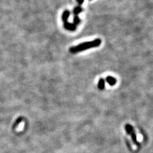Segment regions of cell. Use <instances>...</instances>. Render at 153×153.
Instances as JSON below:
<instances>
[{"label":"cell","instance_id":"5","mask_svg":"<svg viewBox=\"0 0 153 153\" xmlns=\"http://www.w3.org/2000/svg\"><path fill=\"white\" fill-rule=\"evenodd\" d=\"M70 16V12L68 10H66L63 12V15H62V20L63 21V22H66L68 21V19Z\"/></svg>","mask_w":153,"mask_h":153},{"label":"cell","instance_id":"1","mask_svg":"<svg viewBox=\"0 0 153 153\" xmlns=\"http://www.w3.org/2000/svg\"><path fill=\"white\" fill-rule=\"evenodd\" d=\"M101 43V40L100 39H96L94 40V41L89 42H85V43H80V44L78 45L75 47H71L70 48V51L72 53H79L80 51H82L84 50L88 49V48H92V47H98L100 45Z\"/></svg>","mask_w":153,"mask_h":153},{"label":"cell","instance_id":"9","mask_svg":"<svg viewBox=\"0 0 153 153\" xmlns=\"http://www.w3.org/2000/svg\"><path fill=\"white\" fill-rule=\"evenodd\" d=\"M73 22H74V24L75 25H77L78 24H79L80 22V19L78 17L77 15H75L74 17V19H73Z\"/></svg>","mask_w":153,"mask_h":153},{"label":"cell","instance_id":"8","mask_svg":"<svg viewBox=\"0 0 153 153\" xmlns=\"http://www.w3.org/2000/svg\"><path fill=\"white\" fill-rule=\"evenodd\" d=\"M82 12V8H80V7H76L74 9V10H73V12H74V14L75 15H77L78 14H79L80 12Z\"/></svg>","mask_w":153,"mask_h":153},{"label":"cell","instance_id":"4","mask_svg":"<svg viewBox=\"0 0 153 153\" xmlns=\"http://www.w3.org/2000/svg\"><path fill=\"white\" fill-rule=\"evenodd\" d=\"M106 80L110 86H114L116 83V80L114 77H112L110 76H109V77H107Z\"/></svg>","mask_w":153,"mask_h":153},{"label":"cell","instance_id":"10","mask_svg":"<svg viewBox=\"0 0 153 153\" xmlns=\"http://www.w3.org/2000/svg\"><path fill=\"white\" fill-rule=\"evenodd\" d=\"M77 2L79 3V4L80 5H82L83 3V2H84V0H77Z\"/></svg>","mask_w":153,"mask_h":153},{"label":"cell","instance_id":"2","mask_svg":"<svg viewBox=\"0 0 153 153\" xmlns=\"http://www.w3.org/2000/svg\"><path fill=\"white\" fill-rule=\"evenodd\" d=\"M125 129L127 133L129 134V135H130L131 136L133 141L137 144V137H136V135H135V132H134L133 127L131 126V125H130V124H126L125 126Z\"/></svg>","mask_w":153,"mask_h":153},{"label":"cell","instance_id":"6","mask_svg":"<svg viewBox=\"0 0 153 153\" xmlns=\"http://www.w3.org/2000/svg\"><path fill=\"white\" fill-rule=\"evenodd\" d=\"M22 120H23V118H22V117H19V118H17V120L15 121V122L14 124H13V128H16L18 126L19 124L22 121Z\"/></svg>","mask_w":153,"mask_h":153},{"label":"cell","instance_id":"7","mask_svg":"<svg viewBox=\"0 0 153 153\" xmlns=\"http://www.w3.org/2000/svg\"><path fill=\"white\" fill-rule=\"evenodd\" d=\"M104 87H105V81L104 79H101L98 82V88L99 89H104Z\"/></svg>","mask_w":153,"mask_h":153},{"label":"cell","instance_id":"3","mask_svg":"<svg viewBox=\"0 0 153 153\" xmlns=\"http://www.w3.org/2000/svg\"><path fill=\"white\" fill-rule=\"evenodd\" d=\"M64 27L65 29H68L70 31H74L76 29V25H75L74 24H71L69 23L68 22H64Z\"/></svg>","mask_w":153,"mask_h":153}]
</instances>
